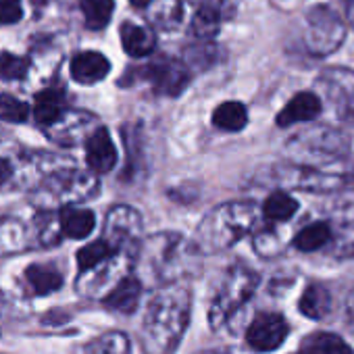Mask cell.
<instances>
[{
	"label": "cell",
	"mask_w": 354,
	"mask_h": 354,
	"mask_svg": "<svg viewBox=\"0 0 354 354\" xmlns=\"http://www.w3.org/2000/svg\"><path fill=\"white\" fill-rule=\"evenodd\" d=\"M298 354H354V352L335 333H310L308 337H304Z\"/></svg>",
	"instance_id": "484cf974"
},
{
	"label": "cell",
	"mask_w": 354,
	"mask_h": 354,
	"mask_svg": "<svg viewBox=\"0 0 354 354\" xmlns=\"http://www.w3.org/2000/svg\"><path fill=\"white\" fill-rule=\"evenodd\" d=\"M88 354H131V344L125 333L111 331L92 339L86 348Z\"/></svg>",
	"instance_id": "1f68e13d"
},
{
	"label": "cell",
	"mask_w": 354,
	"mask_h": 354,
	"mask_svg": "<svg viewBox=\"0 0 354 354\" xmlns=\"http://www.w3.org/2000/svg\"><path fill=\"white\" fill-rule=\"evenodd\" d=\"M86 160L94 173H109L117 165V148L109 129L98 127L86 142Z\"/></svg>",
	"instance_id": "5bb4252c"
},
{
	"label": "cell",
	"mask_w": 354,
	"mask_h": 354,
	"mask_svg": "<svg viewBox=\"0 0 354 354\" xmlns=\"http://www.w3.org/2000/svg\"><path fill=\"white\" fill-rule=\"evenodd\" d=\"M11 175H13V169H11V165H9V160L0 158V186L7 184V182L11 180Z\"/></svg>",
	"instance_id": "ab89813d"
},
{
	"label": "cell",
	"mask_w": 354,
	"mask_h": 354,
	"mask_svg": "<svg viewBox=\"0 0 354 354\" xmlns=\"http://www.w3.org/2000/svg\"><path fill=\"white\" fill-rule=\"evenodd\" d=\"M192 294L184 281L165 283L148 302L142 321L146 354H173L190 323Z\"/></svg>",
	"instance_id": "6da1fadb"
},
{
	"label": "cell",
	"mask_w": 354,
	"mask_h": 354,
	"mask_svg": "<svg viewBox=\"0 0 354 354\" xmlns=\"http://www.w3.org/2000/svg\"><path fill=\"white\" fill-rule=\"evenodd\" d=\"M115 250L123 252H140V238H142V217L131 207L119 205L113 207L104 219V236H102Z\"/></svg>",
	"instance_id": "9c48e42d"
},
{
	"label": "cell",
	"mask_w": 354,
	"mask_h": 354,
	"mask_svg": "<svg viewBox=\"0 0 354 354\" xmlns=\"http://www.w3.org/2000/svg\"><path fill=\"white\" fill-rule=\"evenodd\" d=\"M317 86L333 102V109L337 111L348 98L354 96V71H350V69H327L317 77Z\"/></svg>",
	"instance_id": "2e32d148"
},
{
	"label": "cell",
	"mask_w": 354,
	"mask_h": 354,
	"mask_svg": "<svg viewBox=\"0 0 354 354\" xmlns=\"http://www.w3.org/2000/svg\"><path fill=\"white\" fill-rule=\"evenodd\" d=\"M335 250H337V257H350V254H354V227L346 230L339 236Z\"/></svg>",
	"instance_id": "74e56055"
},
{
	"label": "cell",
	"mask_w": 354,
	"mask_h": 354,
	"mask_svg": "<svg viewBox=\"0 0 354 354\" xmlns=\"http://www.w3.org/2000/svg\"><path fill=\"white\" fill-rule=\"evenodd\" d=\"M348 150H350V140L346 138V133L327 125L308 127L296 133V138L288 142L290 158L294 162H308V165L337 160L346 156Z\"/></svg>",
	"instance_id": "5b68a950"
},
{
	"label": "cell",
	"mask_w": 354,
	"mask_h": 354,
	"mask_svg": "<svg viewBox=\"0 0 354 354\" xmlns=\"http://www.w3.org/2000/svg\"><path fill=\"white\" fill-rule=\"evenodd\" d=\"M298 308L304 317L313 319V321H319V319H325L331 310V294L325 286L321 283H310L302 296H300V302H298Z\"/></svg>",
	"instance_id": "603a6c76"
},
{
	"label": "cell",
	"mask_w": 354,
	"mask_h": 354,
	"mask_svg": "<svg viewBox=\"0 0 354 354\" xmlns=\"http://www.w3.org/2000/svg\"><path fill=\"white\" fill-rule=\"evenodd\" d=\"M115 11L113 0H82V13L90 30H102L109 26Z\"/></svg>",
	"instance_id": "4dcf8cb0"
},
{
	"label": "cell",
	"mask_w": 354,
	"mask_h": 354,
	"mask_svg": "<svg viewBox=\"0 0 354 354\" xmlns=\"http://www.w3.org/2000/svg\"><path fill=\"white\" fill-rule=\"evenodd\" d=\"M140 77L146 80L160 96H180L190 84V65L177 59H158L140 67Z\"/></svg>",
	"instance_id": "30bf717a"
},
{
	"label": "cell",
	"mask_w": 354,
	"mask_h": 354,
	"mask_svg": "<svg viewBox=\"0 0 354 354\" xmlns=\"http://www.w3.org/2000/svg\"><path fill=\"white\" fill-rule=\"evenodd\" d=\"M321 113V100L313 92H300L296 94L277 115L279 127H290L302 121H310Z\"/></svg>",
	"instance_id": "ac0fdd59"
},
{
	"label": "cell",
	"mask_w": 354,
	"mask_h": 354,
	"mask_svg": "<svg viewBox=\"0 0 354 354\" xmlns=\"http://www.w3.org/2000/svg\"><path fill=\"white\" fill-rule=\"evenodd\" d=\"M337 115H339L344 121H348V123H352V125H354V96H352V98H348V100L337 109Z\"/></svg>",
	"instance_id": "f35d334b"
},
{
	"label": "cell",
	"mask_w": 354,
	"mask_h": 354,
	"mask_svg": "<svg viewBox=\"0 0 354 354\" xmlns=\"http://www.w3.org/2000/svg\"><path fill=\"white\" fill-rule=\"evenodd\" d=\"M24 15L21 0H0V24H17Z\"/></svg>",
	"instance_id": "8d00e7d4"
},
{
	"label": "cell",
	"mask_w": 354,
	"mask_h": 354,
	"mask_svg": "<svg viewBox=\"0 0 354 354\" xmlns=\"http://www.w3.org/2000/svg\"><path fill=\"white\" fill-rule=\"evenodd\" d=\"M28 69H30L28 59L11 55V53H0V80H7V82L21 80L28 75Z\"/></svg>",
	"instance_id": "e575fe53"
},
{
	"label": "cell",
	"mask_w": 354,
	"mask_h": 354,
	"mask_svg": "<svg viewBox=\"0 0 354 354\" xmlns=\"http://www.w3.org/2000/svg\"><path fill=\"white\" fill-rule=\"evenodd\" d=\"M61 219V230L63 236L71 238V240H84L92 234L94 225H96V217L92 211L88 209H77V207H65L59 215Z\"/></svg>",
	"instance_id": "ffe728a7"
},
{
	"label": "cell",
	"mask_w": 354,
	"mask_h": 354,
	"mask_svg": "<svg viewBox=\"0 0 354 354\" xmlns=\"http://www.w3.org/2000/svg\"><path fill=\"white\" fill-rule=\"evenodd\" d=\"M111 71V63L104 55L96 53V50H84L77 53L71 59V77L77 84H96L102 82Z\"/></svg>",
	"instance_id": "9a60e30c"
},
{
	"label": "cell",
	"mask_w": 354,
	"mask_h": 354,
	"mask_svg": "<svg viewBox=\"0 0 354 354\" xmlns=\"http://www.w3.org/2000/svg\"><path fill=\"white\" fill-rule=\"evenodd\" d=\"M259 221V209L250 203H225L215 207L198 225L194 244L201 254H217L240 242Z\"/></svg>",
	"instance_id": "7a4b0ae2"
},
{
	"label": "cell",
	"mask_w": 354,
	"mask_h": 354,
	"mask_svg": "<svg viewBox=\"0 0 354 354\" xmlns=\"http://www.w3.org/2000/svg\"><path fill=\"white\" fill-rule=\"evenodd\" d=\"M96 117L86 111H65L53 125L46 127V133L53 142L61 146H77L88 142L96 131Z\"/></svg>",
	"instance_id": "8fae6325"
},
{
	"label": "cell",
	"mask_w": 354,
	"mask_h": 354,
	"mask_svg": "<svg viewBox=\"0 0 354 354\" xmlns=\"http://www.w3.org/2000/svg\"><path fill=\"white\" fill-rule=\"evenodd\" d=\"M263 213H265L267 221H271V223H286L298 213V203L292 196H288L286 192H273L265 201Z\"/></svg>",
	"instance_id": "f1b7e54d"
},
{
	"label": "cell",
	"mask_w": 354,
	"mask_h": 354,
	"mask_svg": "<svg viewBox=\"0 0 354 354\" xmlns=\"http://www.w3.org/2000/svg\"><path fill=\"white\" fill-rule=\"evenodd\" d=\"M277 182L281 186L304 190V192H333L346 184V177L339 171H329L323 165L294 162L283 165L277 171Z\"/></svg>",
	"instance_id": "ba28073f"
},
{
	"label": "cell",
	"mask_w": 354,
	"mask_h": 354,
	"mask_svg": "<svg viewBox=\"0 0 354 354\" xmlns=\"http://www.w3.org/2000/svg\"><path fill=\"white\" fill-rule=\"evenodd\" d=\"M259 273L246 265H234L223 275V281L211 302L209 321L213 329H221L257 292L259 288Z\"/></svg>",
	"instance_id": "277c9868"
},
{
	"label": "cell",
	"mask_w": 354,
	"mask_h": 354,
	"mask_svg": "<svg viewBox=\"0 0 354 354\" xmlns=\"http://www.w3.org/2000/svg\"><path fill=\"white\" fill-rule=\"evenodd\" d=\"M346 38V26L329 5H317L306 13L304 46L315 57H327L335 53Z\"/></svg>",
	"instance_id": "8992f818"
},
{
	"label": "cell",
	"mask_w": 354,
	"mask_h": 354,
	"mask_svg": "<svg viewBox=\"0 0 354 354\" xmlns=\"http://www.w3.org/2000/svg\"><path fill=\"white\" fill-rule=\"evenodd\" d=\"M115 252H123V250H115L104 238H100V240L77 250V267H80V271H88V269L100 265L102 261H106L109 257H113Z\"/></svg>",
	"instance_id": "d6a6232c"
},
{
	"label": "cell",
	"mask_w": 354,
	"mask_h": 354,
	"mask_svg": "<svg viewBox=\"0 0 354 354\" xmlns=\"http://www.w3.org/2000/svg\"><path fill=\"white\" fill-rule=\"evenodd\" d=\"M346 319L350 325H354V290L348 294V300H346Z\"/></svg>",
	"instance_id": "60d3db41"
},
{
	"label": "cell",
	"mask_w": 354,
	"mask_h": 354,
	"mask_svg": "<svg viewBox=\"0 0 354 354\" xmlns=\"http://www.w3.org/2000/svg\"><path fill=\"white\" fill-rule=\"evenodd\" d=\"M288 337V323L277 313H261L246 331V342L257 352L277 350Z\"/></svg>",
	"instance_id": "4fadbf2b"
},
{
	"label": "cell",
	"mask_w": 354,
	"mask_h": 354,
	"mask_svg": "<svg viewBox=\"0 0 354 354\" xmlns=\"http://www.w3.org/2000/svg\"><path fill=\"white\" fill-rule=\"evenodd\" d=\"M186 3H192L196 7H217L219 9V5H223V0H186Z\"/></svg>",
	"instance_id": "b9f144b4"
},
{
	"label": "cell",
	"mask_w": 354,
	"mask_h": 354,
	"mask_svg": "<svg viewBox=\"0 0 354 354\" xmlns=\"http://www.w3.org/2000/svg\"><path fill=\"white\" fill-rule=\"evenodd\" d=\"M30 246L26 227L11 217L0 219V257L5 254H17Z\"/></svg>",
	"instance_id": "d4e9b609"
},
{
	"label": "cell",
	"mask_w": 354,
	"mask_h": 354,
	"mask_svg": "<svg viewBox=\"0 0 354 354\" xmlns=\"http://www.w3.org/2000/svg\"><path fill=\"white\" fill-rule=\"evenodd\" d=\"M331 230L327 223H310L304 230H300L294 238V248L300 252H315L323 246H327L331 242Z\"/></svg>",
	"instance_id": "83f0119b"
},
{
	"label": "cell",
	"mask_w": 354,
	"mask_h": 354,
	"mask_svg": "<svg viewBox=\"0 0 354 354\" xmlns=\"http://www.w3.org/2000/svg\"><path fill=\"white\" fill-rule=\"evenodd\" d=\"M254 248L261 257H275L281 250V244L275 232H261L254 238Z\"/></svg>",
	"instance_id": "d590c367"
},
{
	"label": "cell",
	"mask_w": 354,
	"mask_h": 354,
	"mask_svg": "<svg viewBox=\"0 0 354 354\" xmlns=\"http://www.w3.org/2000/svg\"><path fill=\"white\" fill-rule=\"evenodd\" d=\"M121 44L129 57H148L156 48V38L144 26L123 24L121 26Z\"/></svg>",
	"instance_id": "44dd1931"
},
{
	"label": "cell",
	"mask_w": 354,
	"mask_h": 354,
	"mask_svg": "<svg viewBox=\"0 0 354 354\" xmlns=\"http://www.w3.org/2000/svg\"><path fill=\"white\" fill-rule=\"evenodd\" d=\"M53 190L57 192V198L65 205L82 203L98 194V180L92 173H84L77 169H65L57 171L50 182Z\"/></svg>",
	"instance_id": "7c38bea8"
},
{
	"label": "cell",
	"mask_w": 354,
	"mask_h": 354,
	"mask_svg": "<svg viewBox=\"0 0 354 354\" xmlns=\"http://www.w3.org/2000/svg\"><path fill=\"white\" fill-rule=\"evenodd\" d=\"M184 3L186 0H150V5L146 7L150 24L162 32L180 28L184 19Z\"/></svg>",
	"instance_id": "d6986e66"
},
{
	"label": "cell",
	"mask_w": 354,
	"mask_h": 354,
	"mask_svg": "<svg viewBox=\"0 0 354 354\" xmlns=\"http://www.w3.org/2000/svg\"><path fill=\"white\" fill-rule=\"evenodd\" d=\"M129 3H131L133 7H138V9H146V7L150 5V0H129Z\"/></svg>",
	"instance_id": "f6af8a7d"
},
{
	"label": "cell",
	"mask_w": 354,
	"mask_h": 354,
	"mask_svg": "<svg viewBox=\"0 0 354 354\" xmlns=\"http://www.w3.org/2000/svg\"><path fill=\"white\" fill-rule=\"evenodd\" d=\"M198 354H230V350H225V348H211V350H203Z\"/></svg>",
	"instance_id": "ee69618b"
},
{
	"label": "cell",
	"mask_w": 354,
	"mask_h": 354,
	"mask_svg": "<svg viewBox=\"0 0 354 354\" xmlns=\"http://www.w3.org/2000/svg\"><path fill=\"white\" fill-rule=\"evenodd\" d=\"M213 123H215V127H219L223 131H240L248 123V111L242 102L227 100L215 109Z\"/></svg>",
	"instance_id": "4316f807"
},
{
	"label": "cell",
	"mask_w": 354,
	"mask_h": 354,
	"mask_svg": "<svg viewBox=\"0 0 354 354\" xmlns=\"http://www.w3.org/2000/svg\"><path fill=\"white\" fill-rule=\"evenodd\" d=\"M221 30V13L217 7H198L192 17V34L198 40H213Z\"/></svg>",
	"instance_id": "f546056e"
},
{
	"label": "cell",
	"mask_w": 354,
	"mask_h": 354,
	"mask_svg": "<svg viewBox=\"0 0 354 354\" xmlns=\"http://www.w3.org/2000/svg\"><path fill=\"white\" fill-rule=\"evenodd\" d=\"M136 257V252H115L100 265L88 271H80L75 290L86 298H104L123 277L129 275Z\"/></svg>",
	"instance_id": "52a82bcc"
},
{
	"label": "cell",
	"mask_w": 354,
	"mask_h": 354,
	"mask_svg": "<svg viewBox=\"0 0 354 354\" xmlns=\"http://www.w3.org/2000/svg\"><path fill=\"white\" fill-rule=\"evenodd\" d=\"M26 283L34 296H48L63 286V273L53 265H30L26 269Z\"/></svg>",
	"instance_id": "7402d4cb"
},
{
	"label": "cell",
	"mask_w": 354,
	"mask_h": 354,
	"mask_svg": "<svg viewBox=\"0 0 354 354\" xmlns=\"http://www.w3.org/2000/svg\"><path fill=\"white\" fill-rule=\"evenodd\" d=\"M65 94L57 88H48L36 96L34 104V117L40 125L48 127L53 125L63 113H65Z\"/></svg>",
	"instance_id": "cb8c5ba5"
},
{
	"label": "cell",
	"mask_w": 354,
	"mask_h": 354,
	"mask_svg": "<svg viewBox=\"0 0 354 354\" xmlns=\"http://www.w3.org/2000/svg\"><path fill=\"white\" fill-rule=\"evenodd\" d=\"M30 117V106L11 96V94H0V119L9 123H26Z\"/></svg>",
	"instance_id": "836d02e7"
},
{
	"label": "cell",
	"mask_w": 354,
	"mask_h": 354,
	"mask_svg": "<svg viewBox=\"0 0 354 354\" xmlns=\"http://www.w3.org/2000/svg\"><path fill=\"white\" fill-rule=\"evenodd\" d=\"M142 298V281L138 277H123L104 298V306L113 313H121V315H131Z\"/></svg>",
	"instance_id": "e0dca14e"
},
{
	"label": "cell",
	"mask_w": 354,
	"mask_h": 354,
	"mask_svg": "<svg viewBox=\"0 0 354 354\" xmlns=\"http://www.w3.org/2000/svg\"><path fill=\"white\" fill-rule=\"evenodd\" d=\"M344 9H346V17H348V21L354 26V0H344Z\"/></svg>",
	"instance_id": "7bdbcfd3"
},
{
	"label": "cell",
	"mask_w": 354,
	"mask_h": 354,
	"mask_svg": "<svg viewBox=\"0 0 354 354\" xmlns=\"http://www.w3.org/2000/svg\"><path fill=\"white\" fill-rule=\"evenodd\" d=\"M0 304H3V294H0Z\"/></svg>",
	"instance_id": "bcb514c9"
},
{
	"label": "cell",
	"mask_w": 354,
	"mask_h": 354,
	"mask_svg": "<svg viewBox=\"0 0 354 354\" xmlns=\"http://www.w3.org/2000/svg\"><path fill=\"white\" fill-rule=\"evenodd\" d=\"M150 271L160 283L182 281L198 271V248L182 234H156L142 248Z\"/></svg>",
	"instance_id": "3957f363"
}]
</instances>
